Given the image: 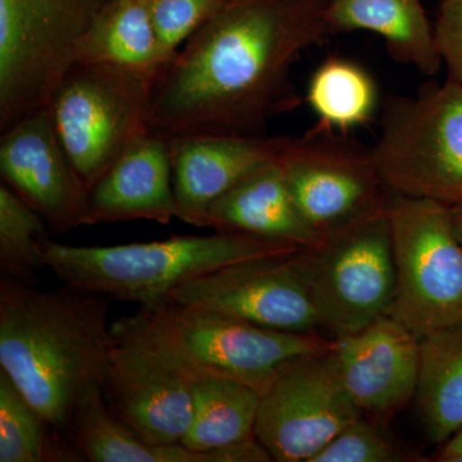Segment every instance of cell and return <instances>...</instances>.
Masks as SVG:
<instances>
[{
	"instance_id": "cell-4",
	"label": "cell",
	"mask_w": 462,
	"mask_h": 462,
	"mask_svg": "<svg viewBox=\"0 0 462 462\" xmlns=\"http://www.w3.org/2000/svg\"><path fill=\"white\" fill-rule=\"evenodd\" d=\"M188 379L236 380L263 394L284 365L329 351L334 340L319 333L266 329L196 307L170 303L118 319Z\"/></svg>"
},
{
	"instance_id": "cell-8",
	"label": "cell",
	"mask_w": 462,
	"mask_h": 462,
	"mask_svg": "<svg viewBox=\"0 0 462 462\" xmlns=\"http://www.w3.org/2000/svg\"><path fill=\"white\" fill-rule=\"evenodd\" d=\"M109 0H0V130L47 107Z\"/></svg>"
},
{
	"instance_id": "cell-11",
	"label": "cell",
	"mask_w": 462,
	"mask_h": 462,
	"mask_svg": "<svg viewBox=\"0 0 462 462\" xmlns=\"http://www.w3.org/2000/svg\"><path fill=\"white\" fill-rule=\"evenodd\" d=\"M361 416L329 349L279 370L261 394L254 431L273 461L311 462Z\"/></svg>"
},
{
	"instance_id": "cell-31",
	"label": "cell",
	"mask_w": 462,
	"mask_h": 462,
	"mask_svg": "<svg viewBox=\"0 0 462 462\" xmlns=\"http://www.w3.org/2000/svg\"><path fill=\"white\" fill-rule=\"evenodd\" d=\"M449 221H451L452 229H454L458 242L462 245V200L448 206Z\"/></svg>"
},
{
	"instance_id": "cell-27",
	"label": "cell",
	"mask_w": 462,
	"mask_h": 462,
	"mask_svg": "<svg viewBox=\"0 0 462 462\" xmlns=\"http://www.w3.org/2000/svg\"><path fill=\"white\" fill-rule=\"evenodd\" d=\"M402 451L376 425L364 415L340 431L311 462H402L410 461Z\"/></svg>"
},
{
	"instance_id": "cell-20",
	"label": "cell",
	"mask_w": 462,
	"mask_h": 462,
	"mask_svg": "<svg viewBox=\"0 0 462 462\" xmlns=\"http://www.w3.org/2000/svg\"><path fill=\"white\" fill-rule=\"evenodd\" d=\"M173 58L158 38L147 0H109L81 42L78 62L116 67L156 88Z\"/></svg>"
},
{
	"instance_id": "cell-14",
	"label": "cell",
	"mask_w": 462,
	"mask_h": 462,
	"mask_svg": "<svg viewBox=\"0 0 462 462\" xmlns=\"http://www.w3.org/2000/svg\"><path fill=\"white\" fill-rule=\"evenodd\" d=\"M0 175L54 233L83 226L88 191L60 144L48 106L2 133Z\"/></svg>"
},
{
	"instance_id": "cell-16",
	"label": "cell",
	"mask_w": 462,
	"mask_h": 462,
	"mask_svg": "<svg viewBox=\"0 0 462 462\" xmlns=\"http://www.w3.org/2000/svg\"><path fill=\"white\" fill-rule=\"evenodd\" d=\"M169 138L176 218L206 227V217L249 171L278 156L287 136L176 135Z\"/></svg>"
},
{
	"instance_id": "cell-21",
	"label": "cell",
	"mask_w": 462,
	"mask_h": 462,
	"mask_svg": "<svg viewBox=\"0 0 462 462\" xmlns=\"http://www.w3.org/2000/svg\"><path fill=\"white\" fill-rule=\"evenodd\" d=\"M67 436L81 460L91 462H227L224 449L199 452L181 443L147 442L111 411L100 384L88 388L76 403Z\"/></svg>"
},
{
	"instance_id": "cell-23",
	"label": "cell",
	"mask_w": 462,
	"mask_h": 462,
	"mask_svg": "<svg viewBox=\"0 0 462 462\" xmlns=\"http://www.w3.org/2000/svg\"><path fill=\"white\" fill-rule=\"evenodd\" d=\"M425 433L443 445L462 428V322L420 338L415 394Z\"/></svg>"
},
{
	"instance_id": "cell-25",
	"label": "cell",
	"mask_w": 462,
	"mask_h": 462,
	"mask_svg": "<svg viewBox=\"0 0 462 462\" xmlns=\"http://www.w3.org/2000/svg\"><path fill=\"white\" fill-rule=\"evenodd\" d=\"M307 100L319 123L346 133L369 123L376 106V89L360 66L331 58L316 69Z\"/></svg>"
},
{
	"instance_id": "cell-28",
	"label": "cell",
	"mask_w": 462,
	"mask_h": 462,
	"mask_svg": "<svg viewBox=\"0 0 462 462\" xmlns=\"http://www.w3.org/2000/svg\"><path fill=\"white\" fill-rule=\"evenodd\" d=\"M158 38L171 56L200 26L205 25L226 0H147Z\"/></svg>"
},
{
	"instance_id": "cell-9",
	"label": "cell",
	"mask_w": 462,
	"mask_h": 462,
	"mask_svg": "<svg viewBox=\"0 0 462 462\" xmlns=\"http://www.w3.org/2000/svg\"><path fill=\"white\" fill-rule=\"evenodd\" d=\"M396 288L389 315L419 338L462 322V245L448 206L392 193Z\"/></svg>"
},
{
	"instance_id": "cell-6",
	"label": "cell",
	"mask_w": 462,
	"mask_h": 462,
	"mask_svg": "<svg viewBox=\"0 0 462 462\" xmlns=\"http://www.w3.org/2000/svg\"><path fill=\"white\" fill-rule=\"evenodd\" d=\"M154 85L116 67L76 62L50 100L51 120L89 193L106 172L153 132Z\"/></svg>"
},
{
	"instance_id": "cell-22",
	"label": "cell",
	"mask_w": 462,
	"mask_h": 462,
	"mask_svg": "<svg viewBox=\"0 0 462 462\" xmlns=\"http://www.w3.org/2000/svg\"><path fill=\"white\" fill-rule=\"evenodd\" d=\"M193 418L181 445L191 451H220L256 437L261 394L247 384L217 376L190 379Z\"/></svg>"
},
{
	"instance_id": "cell-12",
	"label": "cell",
	"mask_w": 462,
	"mask_h": 462,
	"mask_svg": "<svg viewBox=\"0 0 462 462\" xmlns=\"http://www.w3.org/2000/svg\"><path fill=\"white\" fill-rule=\"evenodd\" d=\"M169 300L266 329L320 331L294 254L252 258L221 267L173 289Z\"/></svg>"
},
{
	"instance_id": "cell-26",
	"label": "cell",
	"mask_w": 462,
	"mask_h": 462,
	"mask_svg": "<svg viewBox=\"0 0 462 462\" xmlns=\"http://www.w3.org/2000/svg\"><path fill=\"white\" fill-rule=\"evenodd\" d=\"M42 216L7 185H0V270L5 278L32 285L42 263L45 238Z\"/></svg>"
},
{
	"instance_id": "cell-3",
	"label": "cell",
	"mask_w": 462,
	"mask_h": 462,
	"mask_svg": "<svg viewBox=\"0 0 462 462\" xmlns=\"http://www.w3.org/2000/svg\"><path fill=\"white\" fill-rule=\"evenodd\" d=\"M302 247L245 234L173 236L107 247H76L45 236L42 263L67 287L154 310L173 289L221 267L252 258L287 256Z\"/></svg>"
},
{
	"instance_id": "cell-2",
	"label": "cell",
	"mask_w": 462,
	"mask_h": 462,
	"mask_svg": "<svg viewBox=\"0 0 462 462\" xmlns=\"http://www.w3.org/2000/svg\"><path fill=\"white\" fill-rule=\"evenodd\" d=\"M108 311L100 294L0 282V370L60 433L85 391L105 376L115 346Z\"/></svg>"
},
{
	"instance_id": "cell-18",
	"label": "cell",
	"mask_w": 462,
	"mask_h": 462,
	"mask_svg": "<svg viewBox=\"0 0 462 462\" xmlns=\"http://www.w3.org/2000/svg\"><path fill=\"white\" fill-rule=\"evenodd\" d=\"M206 227L302 248L322 240L298 209L279 154L254 167L216 200L207 214Z\"/></svg>"
},
{
	"instance_id": "cell-13",
	"label": "cell",
	"mask_w": 462,
	"mask_h": 462,
	"mask_svg": "<svg viewBox=\"0 0 462 462\" xmlns=\"http://www.w3.org/2000/svg\"><path fill=\"white\" fill-rule=\"evenodd\" d=\"M100 387L111 411L152 445L180 443L193 418L190 380L120 320Z\"/></svg>"
},
{
	"instance_id": "cell-7",
	"label": "cell",
	"mask_w": 462,
	"mask_h": 462,
	"mask_svg": "<svg viewBox=\"0 0 462 462\" xmlns=\"http://www.w3.org/2000/svg\"><path fill=\"white\" fill-rule=\"evenodd\" d=\"M389 202V200H388ZM294 261L331 339L387 315L396 288L388 205L300 249Z\"/></svg>"
},
{
	"instance_id": "cell-19",
	"label": "cell",
	"mask_w": 462,
	"mask_h": 462,
	"mask_svg": "<svg viewBox=\"0 0 462 462\" xmlns=\"http://www.w3.org/2000/svg\"><path fill=\"white\" fill-rule=\"evenodd\" d=\"M327 14L333 33H376L394 60L422 75H436L443 65L421 0H328Z\"/></svg>"
},
{
	"instance_id": "cell-24",
	"label": "cell",
	"mask_w": 462,
	"mask_h": 462,
	"mask_svg": "<svg viewBox=\"0 0 462 462\" xmlns=\"http://www.w3.org/2000/svg\"><path fill=\"white\" fill-rule=\"evenodd\" d=\"M81 460L66 433L57 431L0 370V462Z\"/></svg>"
},
{
	"instance_id": "cell-29",
	"label": "cell",
	"mask_w": 462,
	"mask_h": 462,
	"mask_svg": "<svg viewBox=\"0 0 462 462\" xmlns=\"http://www.w3.org/2000/svg\"><path fill=\"white\" fill-rule=\"evenodd\" d=\"M434 32L449 79L462 83V0L443 3Z\"/></svg>"
},
{
	"instance_id": "cell-5",
	"label": "cell",
	"mask_w": 462,
	"mask_h": 462,
	"mask_svg": "<svg viewBox=\"0 0 462 462\" xmlns=\"http://www.w3.org/2000/svg\"><path fill=\"white\" fill-rule=\"evenodd\" d=\"M374 165L392 193L454 205L462 200V83L427 84L385 100Z\"/></svg>"
},
{
	"instance_id": "cell-15",
	"label": "cell",
	"mask_w": 462,
	"mask_h": 462,
	"mask_svg": "<svg viewBox=\"0 0 462 462\" xmlns=\"http://www.w3.org/2000/svg\"><path fill=\"white\" fill-rule=\"evenodd\" d=\"M340 379L363 415L387 421L415 397L420 376V338L392 315L333 339Z\"/></svg>"
},
{
	"instance_id": "cell-1",
	"label": "cell",
	"mask_w": 462,
	"mask_h": 462,
	"mask_svg": "<svg viewBox=\"0 0 462 462\" xmlns=\"http://www.w3.org/2000/svg\"><path fill=\"white\" fill-rule=\"evenodd\" d=\"M328 0H226L182 45L153 91L166 136H261L296 108L291 69L333 35Z\"/></svg>"
},
{
	"instance_id": "cell-30",
	"label": "cell",
	"mask_w": 462,
	"mask_h": 462,
	"mask_svg": "<svg viewBox=\"0 0 462 462\" xmlns=\"http://www.w3.org/2000/svg\"><path fill=\"white\" fill-rule=\"evenodd\" d=\"M442 446L436 461L457 462L458 458L462 457V428Z\"/></svg>"
},
{
	"instance_id": "cell-10",
	"label": "cell",
	"mask_w": 462,
	"mask_h": 462,
	"mask_svg": "<svg viewBox=\"0 0 462 462\" xmlns=\"http://www.w3.org/2000/svg\"><path fill=\"white\" fill-rule=\"evenodd\" d=\"M289 190L321 238L388 205L372 149L346 133L318 123L300 138H288L279 153Z\"/></svg>"
},
{
	"instance_id": "cell-17",
	"label": "cell",
	"mask_w": 462,
	"mask_h": 462,
	"mask_svg": "<svg viewBox=\"0 0 462 462\" xmlns=\"http://www.w3.org/2000/svg\"><path fill=\"white\" fill-rule=\"evenodd\" d=\"M169 138L156 130L133 145L88 193L83 225L176 218Z\"/></svg>"
}]
</instances>
